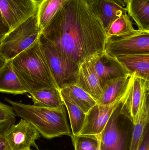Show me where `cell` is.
Here are the masks:
<instances>
[{
    "label": "cell",
    "instance_id": "cell-1",
    "mask_svg": "<svg viewBox=\"0 0 149 150\" xmlns=\"http://www.w3.org/2000/svg\"><path fill=\"white\" fill-rule=\"evenodd\" d=\"M41 34L79 66L104 52L107 41L101 21L85 0H68Z\"/></svg>",
    "mask_w": 149,
    "mask_h": 150
},
{
    "label": "cell",
    "instance_id": "cell-2",
    "mask_svg": "<svg viewBox=\"0 0 149 150\" xmlns=\"http://www.w3.org/2000/svg\"><path fill=\"white\" fill-rule=\"evenodd\" d=\"M11 63L14 72L26 92L30 94L45 88L59 90L48 66L39 38L11 60Z\"/></svg>",
    "mask_w": 149,
    "mask_h": 150
},
{
    "label": "cell",
    "instance_id": "cell-3",
    "mask_svg": "<svg viewBox=\"0 0 149 150\" xmlns=\"http://www.w3.org/2000/svg\"><path fill=\"white\" fill-rule=\"evenodd\" d=\"M5 100L11 105L17 115L30 123L44 138L51 139L71 136L64 105L57 108H48Z\"/></svg>",
    "mask_w": 149,
    "mask_h": 150
},
{
    "label": "cell",
    "instance_id": "cell-4",
    "mask_svg": "<svg viewBox=\"0 0 149 150\" xmlns=\"http://www.w3.org/2000/svg\"><path fill=\"white\" fill-rule=\"evenodd\" d=\"M41 33L36 13L5 35L0 43V53L8 61L11 60L33 45Z\"/></svg>",
    "mask_w": 149,
    "mask_h": 150
},
{
    "label": "cell",
    "instance_id": "cell-5",
    "mask_svg": "<svg viewBox=\"0 0 149 150\" xmlns=\"http://www.w3.org/2000/svg\"><path fill=\"white\" fill-rule=\"evenodd\" d=\"M120 106L112 114L100 134L101 150H130L134 124L120 113Z\"/></svg>",
    "mask_w": 149,
    "mask_h": 150
},
{
    "label": "cell",
    "instance_id": "cell-6",
    "mask_svg": "<svg viewBox=\"0 0 149 150\" xmlns=\"http://www.w3.org/2000/svg\"><path fill=\"white\" fill-rule=\"evenodd\" d=\"M39 42L48 66L59 90L76 82L79 66L68 59L42 34Z\"/></svg>",
    "mask_w": 149,
    "mask_h": 150
},
{
    "label": "cell",
    "instance_id": "cell-7",
    "mask_svg": "<svg viewBox=\"0 0 149 150\" xmlns=\"http://www.w3.org/2000/svg\"><path fill=\"white\" fill-rule=\"evenodd\" d=\"M133 77V74L129 77L125 88L113 102L107 105L97 104L86 114L85 123L79 134L99 135L101 133L112 114L128 96Z\"/></svg>",
    "mask_w": 149,
    "mask_h": 150
},
{
    "label": "cell",
    "instance_id": "cell-8",
    "mask_svg": "<svg viewBox=\"0 0 149 150\" xmlns=\"http://www.w3.org/2000/svg\"><path fill=\"white\" fill-rule=\"evenodd\" d=\"M105 52L114 57L127 54H149V30L138 29L128 36L108 40Z\"/></svg>",
    "mask_w": 149,
    "mask_h": 150
},
{
    "label": "cell",
    "instance_id": "cell-9",
    "mask_svg": "<svg viewBox=\"0 0 149 150\" xmlns=\"http://www.w3.org/2000/svg\"><path fill=\"white\" fill-rule=\"evenodd\" d=\"M37 0H0V12L9 32L37 12Z\"/></svg>",
    "mask_w": 149,
    "mask_h": 150
},
{
    "label": "cell",
    "instance_id": "cell-10",
    "mask_svg": "<svg viewBox=\"0 0 149 150\" xmlns=\"http://www.w3.org/2000/svg\"><path fill=\"white\" fill-rule=\"evenodd\" d=\"M4 135L11 150H28L31 147L38 149L36 141L40 137V134L34 126L23 119L10 127Z\"/></svg>",
    "mask_w": 149,
    "mask_h": 150
},
{
    "label": "cell",
    "instance_id": "cell-11",
    "mask_svg": "<svg viewBox=\"0 0 149 150\" xmlns=\"http://www.w3.org/2000/svg\"><path fill=\"white\" fill-rule=\"evenodd\" d=\"M133 75L131 90L127 98L120 106V112L129 118L134 125L137 121L144 95L149 91V80Z\"/></svg>",
    "mask_w": 149,
    "mask_h": 150
},
{
    "label": "cell",
    "instance_id": "cell-12",
    "mask_svg": "<svg viewBox=\"0 0 149 150\" xmlns=\"http://www.w3.org/2000/svg\"><path fill=\"white\" fill-rule=\"evenodd\" d=\"M91 59L102 87L109 80L131 75L115 57L105 52L92 57Z\"/></svg>",
    "mask_w": 149,
    "mask_h": 150
},
{
    "label": "cell",
    "instance_id": "cell-13",
    "mask_svg": "<svg viewBox=\"0 0 149 150\" xmlns=\"http://www.w3.org/2000/svg\"><path fill=\"white\" fill-rule=\"evenodd\" d=\"M75 84L90 94L96 101L99 99L102 92V86L91 58L79 66Z\"/></svg>",
    "mask_w": 149,
    "mask_h": 150
},
{
    "label": "cell",
    "instance_id": "cell-14",
    "mask_svg": "<svg viewBox=\"0 0 149 150\" xmlns=\"http://www.w3.org/2000/svg\"><path fill=\"white\" fill-rule=\"evenodd\" d=\"M90 5L100 19L106 31L115 19L127 13L126 8L115 0H96Z\"/></svg>",
    "mask_w": 149,
    "mask_h": 150
},
{
    "label": "cell",
    "instance_id": "cell-15",
    "mask_svg": "<svg viewBox=\"0 0 149 150\" xmlns=\"http://www.w3.org/2000/svg\"><path fill=\"white\" fill-rule=\"evenodd\" d=\"M115 58L130 75L149 80V54L119 55Z\"/></svg>",
    "mask_w": 149,
    "mask_h": 150
},
{
    "label": "cell",
    "instance_id": "cell-16",
    "mask_svg": "<svg viewBox=\"0 0 149 150\" xmlns=\"http://www.w3.org/2000/svg\"><path fill=\"white\" fill-rule=\"evenodd\" d=\"M149 91L144 95L137 117L134 125L131 146L129 150H138L143 139L149 122Z\"/></svg>",
    "mask_w": 149,
    "mask_h": 150
},
{
    "label": "cell",
    "instance_id": "cell-17",
    "mask_svg": "<svg viewBox=\"0 0 149 150\" xmlns=\"http://www.w3.org/2000/svg\"><path fill=\"white\" fill-rule=\"evenodd\" d=\"M125 8L139 30H149V0H127Z\"/></svg>",
    "mask_w": 149,
    "mask_h": 150
},
{
    "label": "cell",
    "instance_id": "cell-18",
    "mask_svg": "<svg viewBox=\"0 0 149 150\" xmlns=\"http://www.w3.org/2000/svg\"><path fill=\"white\" fill-rule=\"evenodd\" d=\"M0 92L15 95L27 93L14 72L11 60L0 70Z\"/></svg>",
    "mask_w": 149,
    "mask_h": 150
},
{
    "label": "cell",
    "instance_id": "cell-19",
    "mask_svg": "<svg viewBox=\"0 0 149 150\" xmlns=\"http://www.w3.org/2000/svg\"><path fill=\"white\" fill-rule=\"evenodd\" d=\"M60 91L85 114L97 104L96 100L75 83L64 86Z\"/></svg>",
    "mask_w": 149,
    "mask_h": 150
},
{
    "label": "cell",
    "instance_id": "cell-20",
    "mask_svg": "<svg viewBox=\"0 0 149 150\" xmlns=\"http://www.w3.org/2000/svg\"><path fill=\"white\" fill-rule=\"evenodd\" d=\"M33 105L48 108H57L64 105L60 90L45 88L30 93Z\"/></svg>",
    "mask_w": 149,
    "mask_h": 150
},
{
    "label": "cell",
    "instance_id": "cell-21",
    "mask_svg": "<svg viewBox=\"0 0 149 150\" xmlns=\"http://www.w3.org/2000/svg\"><path fill=\"white\" fill-rule=\"evenodd\" d=\"M67 1L41 0L39 1L37 15L38 26L41 32L49 24Z\"/></svg>",
    "mask_w": 149,
    "mask_h": 150
},
{
    "label": "cell",
    "instance_id": "cell-22",
    "mask_svg": "<svg viewBox=\"0 0 149 150\" xmlns=\"http://www.w3.org/2000/svg\"><path fill=\"white\" fill-rule=\"evenodd\" d=\"M130 76L117 78L107 81L102 87L101 94L96 100L97 104L107 105L113 102L125 88Z\"/></svg>",
    "mask_w": 149,
    "mask_h": 150
},
{
    "label": "cell",
    "instance_id": "cell-23",
    "mask_svg": "<svg viewBox=\"0 0 149 150\" xmlns=\"http://www.w3.org/2000/svg\"><path fill=\"white\" fill-rule=\"evenodd\" d=\"M133 23L127 13L116 18L106 31L107 40L118 38L132 34L136 31Z\"/></svg>",
    "mask_w": 149,
    "mask_h": 150
},
{
    "label": "cell",
    "instance_id": "cell-24",
    "mask_svg": "<svg viewBox=\"0 0 149 150\" xmlns=\"http://www.w3.org/2000/svg\"><path fill=\"white\" fill-rule=\"evenodd\" d=\"M60 93L69 115L72 135H78L79 134L84 126L86 114L69 98L61 92Z\"/></svg>",
    "mask_w": 149,
    "mask_h": 150
},
{
    "label": "cell",
    "instance_id": "cell-25",
    "mask_svg": "<svg viewBox=\"0 0 149 150\" xmlns=\"http://www.w3.org/2000/svg\"><path fill=\"white\" fill-rule=\"evenodd\" d=\"M75 150H99L100 134H78L71 136Z\"/></svg>",
    "mask_w": 149,
    "mask_h": 150
},
{
    "label": "cell",
    "instance_id": "cell-26",
    "mask_svg": "<svg viewBox=\"0 0 149 150\" xmlns=\"http://www.w3.org/2000/svg\"><path fill=\"white\" fill-rule=\"evenodd\" d=\"M16 115L12 107L0 102V133L4 134L15 124Z\"/></svg>",
    "mask_w": 149,
    "mask_h": 150
},
{
    "label": "cell",
    "instance_id": "cell-27",
    "mask_svg": "<svg viewBox=\"0 0 149 150\" xmlns=\"http://www.w3.org/2000/svg\"><path fill=\"white\" fill-rule=\"evenodd\" d=\"M138 150H149V125L146 128L142 142Z\"/></svg>",
    "mask_w": 149,
    "mask_h": 150
},
{
    "label": "cell",
    "instance_id": "cell-28",
    "mask_svg": "<svg viewBox=\"0 0 149 150\" xmlns=\"http://www.w3.org/2000/svg\"><path fill=\"white\" fill-rule=\"evenodd\" d=\"M0 150H11L6 140L4 134L0 133Z\"/></svg>",
    "mask_w": 149,
    "mask_h": 150
},
{
    "label": "cell",
    "instance_id": "cell-29",
    "mask_svg": "<svg viewBox=\"0 0 149 150\" xmlns=\"http://www.w3.org/2000/svg\"><path fill=\"white\" fill-rule=\"evenodd\" d=\"M0 30L5 35L8 34V33L9 32V28L3 20L1 12H0Z\"/></svg>",
    "mask_w": 149,
    "mask_h": 150
},
{
    "label": "cell",
    "instance_id": "cell-30",
    "mask_svg": "<svg viewBox=\"0 0 149 150\" xmlns=\"http://www.w3.org/2000/svg\"><path fill=\"white\" fill-rule=\"evenodd\" d=\"M7 62H8V61L3 57V55L0 53V70L5 66Z\"/></svg>",
    "mask_w": 149,
    "mask_h": 150
},
{
    "label": "cell",
    "instance_id": "cell-31",
    "mask_svg": "<svg viewBox=\"0 0 149 150\" xmlns=\"http://www.w3.org/2000/svg\"><path fill=\"white\" fill-rule=\"evenodd\" d=\"M115 1L117 2L120 5H121L122 7H125V8L126 7L127 0H115Z\"/></svg>",
    "mask_w": 149,
    "mask_h": 150
},
{
    "label": "cell",
    "instance_id": "cell-32",
    "mask_svg": "<svg viewBox=\"0 0 149 150\" xmlns=\"http://www.w3.org/2000/svg\"><path fill=\"white\" fill-rule=\"evenodd\" d=\"M5 35H5L4 33H3L0 30V43H1L2 40L3 39V38L5 37Z\"/></svg>",
    "mask_w": 149,
    "mask_h": 150
},
{
    "label": "cell",
    "instance_id": "cell-33",
    "mask_svg": "<svg viewBox=\"0 0 149 150\" xmlns=\"http://www.w3.org/2000/svg\"><path fill=\"white\" fill-rule=\"evenodd\" d=\"M85 1H86L89 4H92L93 3L95 2L96 0H85Z\"/></svg>",
    "mask_w": 149,
    "mask_h": 150
},
{
    "label": "cell",
    "instance_id": "cell-34",
    "mask_svg": "<svg viewBox=\"0 0 149 150\" xmlns=\"http://www.w3.org/2000/svg\"><path fill=\"white\" fill-rule=\"evenodd\" d=\"M99 150H100V149H99Z\"/></svg>",
    "mask_w": 149,
    "mask_h": 150
}]
</instances>
